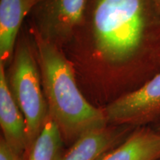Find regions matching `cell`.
Returning a JSON list of instances; mask_svg holds the SVG:
<instances>
[{"instance_id":"cell-1","label":"cell","mask_w":160,"mask_h":160,"mask_svg":"<svg viewBox=\"0 0 160 160\" xmlns=\"http://www.w3.org/2000/svg\"><path fill=\"white\" fill-rule=\"evenodd\" d=\"M42 85L49 114L57 124L65 146L91 130L108 125L103 108L90 103L78 88L74 69L57 45L32 28Z\"/></svg>"},{"instance_id":"cell-2","label":"cell","mask_w":160,"mask_h":160,"mask_svg":"<svg viewBox=\"0 0 160 160\" xmlns=\"http://www.w3.org/2000/svg\"><path fill=\"white\" fill-rule=\"evenodd\" d=\"M35 54L26 40L19 42L7 75L10 90L25 120L28 150L25 159L49 114Z\"/></svg>"},{"instance_id":"cell-3","label":"cell","mask_w":160,"mask_h":160,"mask_svg":"<svg viewBox=\"0 0 160 160\" xmlns=\"http://www.w3.org/2000/svg\"><path fill=\"white\" fill-rule=\"evenodd\" d=\"M108 125H151L160 117V73L103 108Z\"/></svg>"},{"instance_id":"cell-4","label":"cell","mask_w":160,"mask_h":160,"mask_svg":"<svg viewBox=\"0 0 160 160\" xmlns=\"http://www.w3.org/2000/svg\"><path fill=\"white\" fill-rule=\"evenodd\" d=\"M88 0H42L33 10L41 34L57 45L68 39L83 20Z\"/></svg>"},{"instance_id":"cell-5","label":"cell","mask_w":160,"mask_h":160,"mask_svg":"<svg viewBox=\"0 0 160 160\" xmlns=\"http://www.w3.org/2000/svg\"><path fill=\"white\" fill-rule=\"evenodd\" d=\"M136 128L108 125L86 132L65 150L60 160H98L122 142Z\"/></svg>"},{"instance_id":"cell-6","label":"cell","mask_w":160,"mask_h":160,"mask_svg":"<svg viewBox=\"0 0 160 160\" xmlns=\"http://www.w3.org/2000/svg\"><path fill=\"white\" fill-rule=\"evenodd\" d=\"M0 125L2 137L18 155L25 157L28 150L25 118L8 84L5 65L0 62Z\"/></svg>"},{"instance_id":"cell-7","label":"cell","mask_w":160,"mask_h":160,"mask_svg":"<svg viewBox=\"0 0 160 160\" xmlns=\"http://www.w3.org/2000/svg\"><path fill=\"white\" fill-rule=\"evenodd\" d=\"M42 0H0V62L10 63L23 20Z\"/></svg>"},{"instance_id":"cell-8","label":"cell","mask_w":160,"mask_h":160,"mask_svg":"<svg viewBox=\"0 0 160 160\" xmlns=\"http://www.w3.org/2000/svg\"><path fill=\"white\" fill-rule=\"evenodd\" d=\"M160 158V132L150 125L137 127L122 143L98 160H157Z\"/></svg>"},{"instance_id":"cell-9","label":"cell","mask_w":160,"mask_h":160,"mask_svg":"<svg viewBox=\"0 0 160 160\" xmlns=\"http://www.w3.org/2000/svg\"><path fill=\"white\" fill-rule=\"evenodd\" d=\"M65 146L57 124L48 114L25 160H60L65 151Z\"/></svg>"},{"instance_id":"cell-10","label":"cell","mask_w":160,"mask_h":160,"mask_svg":"<svg viewBox=\"0 0 160 160\" xmlns=\"http://www.w3.org/2000/svg\"><path fill=\"white\" fill-rule=\"evenodd\" d=\"M0 160H24L22 157L15 153L8 145L5 140L1 137L0 139Z\"/></svg>"},{"instance_id":"cell-11","label":"cell","mask_w":160,"mask_h":160,"mask_svg":"<svg viewBox=\"0 0 160 160\" xmlns=\"http://www.w3.org/2000/svg\"><path fill=\"white\" fill-rule=\"evenodd\" d=\"M150 126H151V127L154 130H156V131L160 132V117Z\"/></svg>"},{"instance_id":"cell-12","label":"cell","mask_w":160,"mask_h":160,"mask_svg":"<svg viewBox=\"0 0 160 160\" xmlns=\"http://www.w3.org/2000/svg\"><path fill=\"white\" fill-rule=\"evenodd\" d=\"M155 8L157 13L160 16V0H154Z\"/></svg>"},{"instance_id":"cell-13","label":"cell","mask_w":160,"mask_h":160,"mask_svg":"<svg viewBox=\"0 0 160 160\" xmlns=\"http://www.w3.org/2000/svg\"><path fill=\"white\" fill-rule=\"evenodd\" d=\"M157 160H160V158H159V159H157Z\"/></svg>"}]
</instances>
